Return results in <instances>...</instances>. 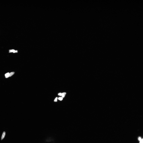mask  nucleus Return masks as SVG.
<instances>
[{
  "instance_id": "2",
  "label": "nucleus",
  "mask_w": 143,
  "mask_h": 143,
  "mask_svg": "<svg viewBox=\"0 0 143 143\" xmlns=\"http://www.w3.org/2000/svg\"><path fill=\"white\" fill-rule=\"evenodd\" d=\"M35 102L34 101H30L28 103L26 104L27 106H30L31 105H35Z\"/></svg>"
},
{
  "instance_id": "1",
  "label": "nucleus",
  "mask_w": 143,
  "mask_h": 143,
  "mask_svg": "<svg viewBox=\"0 0 143 143\" xmlns=\"http://www.w3.org/2000/svg\"><path fill=\"white\" fill-rule=\"evenodd\" d=\"M30 101L29 100L27 99L19 100H18V105L19 106L24 104L26 105Z\"/></svg>"
}]
</instances>
